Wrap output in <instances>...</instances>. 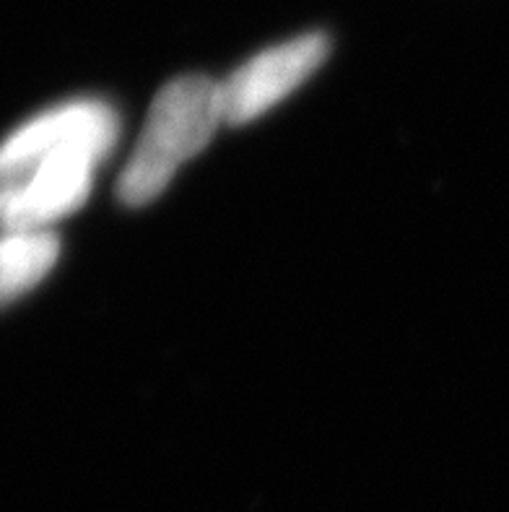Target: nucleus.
Listing matches in <instances>:
<instances>
[{
	"mask_svg": "<svg viewBox=\"0 0 509 512\" xmlns=\"http://www.w3.org/2000/svg\"><path fill=\"white\" fill-rule=\"evenodd\" d=\"M120 141V115L102 99L39 112L0 143V229H50L84 206Z\"/></svg>",
	"mask_w": 509,
	"mask_h": 512,
	"instance_id": "f257e3e1",
	"label": "nucleus"
},
{
	"mask_svg": "<svg viewBox=\"0 0 509 512\" xmlns=\"http://www.w3.org/2000/svg\"><path fill=\"white\" fill-rule=\"evenodd\" d=\"M224 123L219 81L198 73L172 78L156 94L141 138L117 182L120 201L125 206L156 201L177 169L206 149Z\"/></svg>",
	"mask_w": 509,
	"mask_h": 512,
	"instance_id": "f03ea898",
	"label": "nucleus"
},
{
	"mask_svg": "<svg viewBox=\"0 0 509 512\" xmlns=\"http://www.w3.org/2000/svg\"><path fill=\"white\" fill-rule=\"evenodd\" d=\"M328 52V34L307 32L252 55L219 81L226 123L245 125L273 110L325 63Z\"/></svg>",
	"mask_w": 509,
	"mask_h": 512,
	"instance_id": "7ed1b4c3",
	"label": "nucleus"
},
{
	"mask_svg": "<svg viewBox=\"0 0 509 512\" xmlns=\"http://www.w3.org/2000/svg\"><path fill=\"white\" fill-rule=\"evenodd\" d=\"M60 258L52 229H3L0 234V305L13 302L45 279Z\"/></svg>",
	"mask_w": 509,
	"mask_h": 512,
	"instance_id": "20e7f679",
	"label": "nucleus"
}]
</instances>
